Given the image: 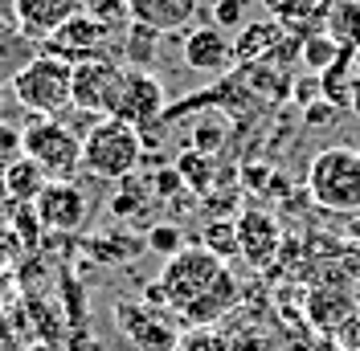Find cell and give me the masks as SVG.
I'll return each instance as SVG.
<instances>
[{
    "label": "cell",
    "instance_id": "obj_1",
    "mask_svg": "<svg viewBox=\"0 0 360 351\" xmlns=\"http://www.w3.org/2000/svg\"><path fill=\"white\" fill-rule=\"evenodd\" d=\"M143 155H148V147H143L139 127L107 114V119H98V127L82 139V172L94 176V180H103V184H119V180L135 176V168H139Z\"/></svg>",
    "mask_w": 360,
    "mask_h": 351
},
{
    "label": "cell",
    "instance_id": "obj_2",
    "mask_svg": "<svg viewBox=\"0 0 360 351\" xmlns=\"http://www.w3.org/2000/svg\"><path fill=\"white\" fill-rule=\"evenodd\" d=\"M307 197L328 213H360V152L332 143L307 164Z\"/></svg>",
    "mask_w": 360,
    "mask_h": 351
},
{
    "label": "cell",
    "instance_id": "obj_3",
    "mask_svg": "<svg viewBox=\"0 0 360 351\" xmlns=\"http://www.w3.org/2000/svg\"><path fill=\"white\" fill-rule=\"evenodd\" d=\"M225 270H229V265H225L217 253H209L205 245H184L180 253L164 258V270L156 274V286L164 290L168 310H172V314H184L209 286L221 278Z\"/></svg>",
    "mask_w": 360,
    "mask_h": 351
},
{
    "label": "cell",
    "instance_id": "obj_4",
    "mask_svg": "<svg viewBox=\"0 0 360 351\" xmlns=\"http://www.w3.org/2000/svg\"><path fill=\"white\" fill-rule=\"evenodd\" d=\"M13 98L33 119H58L62 110L74 107V66L53 58V53H41L13 82Z\"/></svg>",
    "mask_w": 360,
    "mask_h": 351
},
{
    "label": "cell",
    "instance_id": "obj_5",
    "mask_svg": "<svg viewBox=\"0 0 360 351\" xmlns=\"http://www.w3.org/2000/svg\"><path fill=\"white\" fill-rule=\"evenodd\" d=\"M25 155L49 180H74L82 172V139L62 119H33L25 127Z\"/></svg>",
    "mask_w": 360,
    "mask_h": 351
},
{
    "label": "cell",
    "instance_id": "obj_6",
    "mask_svg": "<svg viewBox=\"0 0 360 351\" xmlns=\"http://www.w3.org/2000/svg\"><path fill=\"white\" fill-rule=\"evenodd\" d=\"M41 53H53V58H62V62H70V66L98 62V58L123 62V41H115L111 33H103L86 13H78V17L62 25L49 41H41Z\"/></svg>",
    "mask_w": 360,
    "mask_h": 351
},
{
    "label": "cell",
    "instance_id": "obj_7",
    "mask_svg": "<svg viewBox=\"0 0 360 351\" xmlns=\"http://www.w3.org/2000/svg\"><path fill=\"white\" fill-rule=\"evenodd\" d=\"M115 327L135 351H176V319L172 310L148 307V303H115Z\"/></svg>",
    "mask_w": 360,
    "mask_h": 351
},
{
    "label": "cell",
    "instance_id": "obj_8",
    "mask_svg": "<svg viewBox=\"0 0 360 351\" xmlns=\"http://www.w3.org/2000/svg\"><path fill=\"white\" fill-rule=\"evenodd\" d=\"M123 74L127 66L115 58H98V62H82L74 66V107L90 110V114H115L119 107V90H123Z\"/></svg>",
    "mask_w": 360,
    "mask_h": 351
},
{
    "label": "cell",
    "instance_id": "obj_9",
    "mask_svg": "<svg viewBox=\"0 0 360 351\" xmlns=\"http://www.w3.org/2000/svg\"><path fill=\"white\" fill-rule=\"evenodd\" d=\"M168 114V94L160 86V78L152 69H127L123 74V90H119V107H115V119L131 123V127H152Z\"/></svg>",
    "mask_w": 360,
    "mask_h": 351
},
{
    "label": "cell",
    "instance_id": "obj_10",
    "mask_svg": "<svg viewBox=\"0 0 360 351\" xmlns=\"http://www.w3.org/2000/svg\"><path fill=\"white\" fill-rule=\"evenodd\" d=\"M33 213L49 233H78L90 217V200L74 180H49L45 192L33 200Z\"/></svg>",
    "mask_w": 360,
    "mask_h": 351
},
{
    "label": "cell",
    "instance_id": "obj_11",
    "mask_svg": "<svg viewBox=\"0 0 360 351\" xmlns=\"http://www.w3.org/2000/svg\"><path fill=\"white\" fill-rule=\"evenodd\" d=\"M238 220V253L246 258L254 270H266L278 249H283V233H278V220L262 213V208H246Z\"/></svg>",
    "mask_w": 360,
    "mask_h": 351
},
{
    "label": "cell",
    "instance_id": "obj_12",
    "mask_svg": "<svg viewBox=\"0 0 360 351\" xmlns=\"http://www.w3.org/2000/svg\"><path fill=\"white\" fill-rule=\"evenodd\" d=\"M86 0H13V25L33 41H49L66 21L82 13Z\"/></svg>",
    "mask_w": 360,
    "mask_h": 351
},
{
    "label": "cell",
    "instance_id": "obj_13",
    "mask_svg": "<svg viewBox=\"0 0 360 351\" xmlns=\"http://www.w3.org/2000/svg\"><path fill=\"white\" fill-rule=\"evenodd\" d=\"M184 66L197 74H225L233 66V41L217 25H197L184 37Z\"/></svg>",
    "mask_w": 360,
    "mask_h": 351
},
{
    "label": "cell",
    "instance_id": "obj_14",
    "mask_svg": "<svg viewBox=\"0 0 360 351\" xmlns=\"http://www.w3.org/2000/svg\"><path fill=\"white\" fill-rule=\"evenodd\" d=\"M238 298H242V290H238V278H233V274L225 270L221 278H217V282L209 286V290H205L201 298H197L193 307L184 310L180 319H184L188 327H217V323H221L225 314H233Z\"/></svg>",
    "mask_w": 360,
    "mask_h": 351
},
{
    "label": "cell",
    "instance_id": "obj_15",
    "mask_svg": "<svg viewBox=\"0 0 360 351\" xmlns=\"http://www.w3.org/2000/svg\"><path fill=\"white\" fill-rule=\"evenodd\" d=\"M37 58H41V41L21 33L13 21H0V90L13 86Z\"/></svg>",
    "mask_w": 360,
    "mask_h": 351
},
{
    "label": "cell",
    "instance_id": "obj_16",
    "mask_svg": "<svg viewBox=\"0 0 360 351\" xmlns=\"http://www.w3.org/2000/svg\"><path fill=\"white\" fill-rule=\"evenodd\" d=\"M283 41H287V29L274 21V17L270 21H246L238 29V41H233V62L238 66H258Z\"/></svg>",
    "mask_w": 360,
    "mask_h": 351
},
{
    "label": "cell",
    "instance_id": "obj_17",
    "mask_svg": "<svg viewBox=\"0 0 360 351\" xmlns=\"http://www.w3.org/2000/svg\"><path fill=\"white\" fill-rule=\"evenodd\" d=\"M201 0H131V17L139 25H152L160 33H176L197 17Z\"/></svg>",
    "mask_w": 360,
    "mask_h": 351
},
{
    "label": "cell",
    "instance_id": "obj_18",
    "mask_svg": "<svg viewBox=\"0 0 360 351\" xmlns=\"http://www.w3.org/2000/svg\"><path fill=\"white\" fill-rule=\"evenodd\" d=\"M0 184H4V192H8V200L13 204H33V200L45 192V184H49V176L29 159V155H21V159H13V164H4V172H0Z\"/></svg>",
    "mask_w": 360,
    "mask_h": 351
},
{
    "label": "cell",
    "instance_id": "obj_19",
    "mask_svg": "<svg viewBox=\"0 0 360 351\" xmlns=\"http://www.w3.org/2000/svg\"><path fill=\"white\" fill-rule=\"evenodd\" d=\"M229 139V114L217 107L197 110V123H193V135H188V147H197L205 155H217Z\"/></svg>",
    "mask_w": 360,
    "mask_h": 351
},
{
    "label": "cell",
    "instance_id": "obj_20",
    "mask_svg": "<svg viewBox=\"0 0 360 351\" xmlns=\"http://www.w3.org/2000/svg\"><path fill=\"white\" fill-rule=\"evenodd\" d=\"M82 13H86L103 33H111L115 41H123V37L131 33V25H135L131 0H86V4H82Z\"/></svg>",
    "mask_w": 360,
    "mask_h": 351
},
{
    "label": "cell",
    "instance_id": "obj_21",
    "mask_svg": "<svg viewBox=\"0 0 360 351\" xmlns=\"http://www.w3.org/2000/svg\"><path fill=\"white\" fill-rule=\"evenodd\" d=\"M164 41V33L152 25H131V33L123 37V66L127 69H152L156 66V49Z\"/></svg>",
    "mask_w": 360,
    "mask_h": 351
},
{
    "label": "cell",
    "instance_id": "obj_22",
    "mask_svg": "<svg viewBox=\"0 0 360 351\" xmlns=\"http://www.w3.org/2000/svg\"><path fill=\"white\" fill-rule=\"evenodd\" d=\"M323 33L336 37L348 53L360 45V0H336L323 17Z\"/></svg>",
    "mask_w": 360,
    "mask_h": 351
},
{
    "label": "cell",
    "instance_id": "obj_23",
    "mask_svg": "<svg viewBox=\"0 0 360 351\" xmlns=\"http://www.w3.org/2000/svg\"><path fill=\"white\" fill-rule=\"evenodd\" d=\"M176 172L184 180V188L188 192H213V184H217V155H205L197 147H188V152H180L176 159Z\"/></svg>",
    "mask_w": 360,
    "mask_h": 351
},
{
    "label": "cell",
    "instance_id": "obj_24",
    "mask_svg": "<svg viewBox=\"0 0 360 351\" xmlns=\"http://www.w3.org/2000/svg\"><path fill=\"white\" fill-rule=\"evenodd\" d=\"M148 200H156V192H152V176H148V180L127 176V180H119V188H115L111 213L119 220H135L143 208H148Z\"/></svg>",
    "mask_w": 360,
    "mask_h": 351
},
{
    "label": "cell",
    "instance_id": "obj_25",
    "mask_svg": "<svg viewBox=\"0 0 360 351\" xmlns=\"http://www.w3.org/2000/svg\"><path fill=\"white\" fill-rule=\"evenodd\" d=\"M344 53H348V49H344L336 37H328V33H307V37H303V49H299V62L311 69V74H328Z\"/></svg>",
    "mask_w": 360,
    "mask_h": 351
},
{
    "label": "cell",
    "instance_id": "obj_26",
    "mask_svg": "<svg viewBox=\"0 0 360 351\" xmlns=\"http://www.w3.org/2000/svg\"><path fill=\"white\" fill-rule=\"evenodd\" d=\"M201 245L209 249V253H217V258H233L238 253V220H229V217H217V220H209L201 229Z\"/></svg>",
    "mask_w": 360,
    "mask_h": 351
},
{
    "label": "cell",
    "instance_id": "obj_27",
    "mask_svg": "<svg viewBox=\"0 0 360 351\" xmlns=\"http://www.w3.org/2000/svg\"><path fill=\"white\" fill-rule=\"evenodd\" d=\"M86 249L98 258V262H127V258H135L139 249H148L143 241H135V237H90Z\"/></svg>",
    "mask_w": 360,
    "mask_h": 351
},
{
    "label": "cell",
    "instance_id": "obj_28",
    "mask_svg": "<svg viewBox=\"0 0 360 351\" xmlns=\"http://www.w3.org/2000/svg\"><path fill=\"white\" fill-rule=\"evenodd\" d=\"M176 351H233V347H229V335L217 327H188L180 331Z\"/></svg>",
    "mask_w": 360,
    "mask_h": 351
},
{
    "label": "cell",
    "instance_id": "obj_29",
    "mask_svg": "<svg viewBox=\"0 0 360 351\" xmlns=\"http://www.w3.org/2000/svg\"><path fill=\"white\" fill-rule=\"evenodd\" d=\"M143 245H148L152 253H160V258H172V253L184 249V233H180L176 225H152L148 237H143Z\"/></svg>",
    "mask_w": 360,
    "mask_h": 351
},
{
    "label": "cell",
    "instance_id": "obj_30",
    "mask_svg": "<svg viewBox=\"0 0 360 351\" xmlns=\"http://www.w3.org/2000/svg\"><path fill=\"white\" fill-rule=\"evenodd\" d=\"M213 25L217 29H242L246 25V0H213Z\"/></svg>",
    "mask_w": 360,
    "mask_h": 351
},
{
    "label": "cell",
    "instance_id": "obj_31",
    "mask_svg": "<svg viewBox=\"0 0 360 351\" xmlns=\"http://www.w3.org/2000/svg\"><path fill=\"white\" fill-rule=\"evenodd\" d=\"M25 155V127H13L8 119H0V164H13Z\"/></svg>",
    "mask_w": 360,
    "mask_h": 351
},
{
    "label": "cell",
    "instance_id": "obj_32",
    "mask_svg": "<svg viewBox=\"0 0 360 351\" xmlns=\"http://www.w3.org/2000/svg\"><path fill=\"white\" fill-rule=\"evenodd\" d=\"M152 192H156V200H172V197L184 192V180H180L176 164H172V168H160V172L152 176Z\"/></svg>",
    "mask_w": 360,
    "mask_h": 351
},
{
    "label": "cell",
    "instance_id": "obj_33",
    "mask_svg": "<svg viewBox=\"0 0 360 351\" xmlns=\"http://www.w3.org/2000/svg\"><path fill=\"white\" fill-rule=\"evenodd\" d=\"M336 114H340V107H332L328 98H315L311 107H303V123H307V127H332Z\"/></svg>",
    "mask_w": 360,
    "mask_h": 351
},
{
    "label": "cell",
    "instance_id": "obj_34",
    "mask_svg": "<svg viewBox=\"0 0 360 351\" xmlns=\"http://www.w3.org/2000/svg\"><path fill=\"white\" fill-rule=\"evenodd\" d=\"M291 98L299 107H311L315 98H323V82H319V74H307V78H299L291 86Z\"/></svg>",
    "mask_w": 360,
    "mask_h": 351
},
{
    "label": "cell",
    "instance_id": "obj_35",
    "mask_svg": "<svg viewBox=\"0 0 360 351\" xmlns=\"http://www.w3.org/2000/svg\"><path fill=\"white\" fill-rule=\"evenodd\" d=\"M270 176H274V172H270L266 164H254V168L246 164V168H242V180H246V188H258V192H266Z\"/></svg>",
    "mask_w": 360,
    "mask_h": 351
},
{
    "label": "cell",
    "instance_id": "obj_36",
    "mask_svg": "<svg viewBox=\"0 0 360 351\" xmlns=\"http://www.w3.org/2000/svg\"><path fill=\"white\" fill-rule=\"evenodd\" d=\"M0 21H13V0H0Z\"/></svg>",
    "mask_w": 360,
    "mask_h": 351
},
{
    "label": "cell",
    "instance_id": "obj_37",
    "mask_svg": "<svg viewBox=\"0 0 360 351\" xmlns=\"http://www.w3.org/2000/svg\"><path fill=\"white\" fill-rule=\"evenodd\" d=\"M352 110L360 114V78H356V90H352Z\"/></svg>",
    "mask_w": 360,
    "mask_h": 351
},
{
    "label": "cell",
    "instance_id": "obj_38",
    "mask_svg": "<svg viewBox=\"0 0 360 351\" xmlns=\"http://www.w3.org/2000/svg\"><path fill=\"white\" fill-rule=\"evenodd\" d=\"M262 4H266L270 13H278V8H283V4H287V0H262Z\"/></svg>",
    "mask_w": 360,
    "mask_h": 351
},
{
    "label": "cell",
    "instance_id": "obj_39",
    "mask_svg": "<svg viewBox=\"0 0 360 351\" xmlns=\"http://www.w3.org/2000/svg\"><path fill=\"white\" fill-rule=\"evenodd\" d=\"M352 69H356V78H360V45L352 49Z\"/></svg>",
    "mask_w": 360,
    "mask_h": 351
},
{
    "label": "cell",
    "instance_id": "obj_40",
    "mask_svg": "<svg viewBox=\"0 0 360 351\" xmlns=\"http://www.w3.org/2000/svg\"><path fill=\"white\" fill-rule=\"evenodd\" d=\"M356 327H360V310H356Z\"/></svg>",
    "mask_w": 360,
    "mask_h": 351
},
{
    "label": "cell",
    "instance_id": "obj_41",
    "mask_svg": "<svg viewBox=\"0 0 360 351\" xmlns=\"http://www.w3.org/2000/svg\"><path fill=\"white\" fill-rule=\"evenodd\" d=\"M315 4H319V0H315Z\"/></svg>",
    "mask_w": 360,
    "mask_h": 351
}]
</instances>
